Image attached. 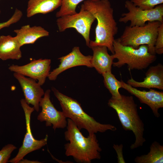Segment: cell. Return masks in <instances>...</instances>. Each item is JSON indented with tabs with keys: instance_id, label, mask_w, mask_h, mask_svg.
<instances>
[{
	"instance_id": "cell-1",
	"label": "cell",
	"mask_w": 163,
	"mask_h": 163,
	"mask_svg": "<svg viewBox=\"0 0 163 163\" xmlns=\"http://www.w3.org/2000/svg\"><path fill=\"white\" fill-rule=\"evenodd\" d=\"M81 6L90 11L97 21L95 40L90 41L89 47L105 46L113 54V42L118 28L109 0H85Z\"/></svg>"
},
{
	"instance_id": "cell-2",
	"label": "cell",
	"mask_w": 163,
	"mask_h": 163,
	"mask_svg": "<svg viewBox=\"0 0 163 163\" xmlns=\"http://www.w3.org/2000/svg\"><path fill=\"white\" fill-rule=\"evenodd\" d=\"M67 122L64 136L69 142L64 145L65 155L80 163H90L93 160L100 159L102 149L95 134L85 137L72 120L68 118Z\"/></svg>"
},
{
	"instance_id": "cell-3",
	"label": "cell",
	"mask_w": 163,
	"mask_h": 163,
	"mask_svg": "<svg viewBox=\"0 0 163 163\" xmlns=\"http://www.w3.org/2000/svg\"><path fill=\"white\" fill-rule=\"evenodd\" d=\"M108 105L115 110L123 128L133 133L135 140L130 145V149L142 146L145 142L143 136L144 124L138 114L137 105L133 97L122 94L119 98L112 97Z\"/></svg>"
},
{
	"instance_id": "cell-4",
	"label": "cell",
	"mask_w": 163,
	"mask_h": 163,
	"mask_svg": "<svg viewBox=\"0 0 163 163\" xmlns=\"http://www.w3.org/2000/svg\"><path fill=\"white\" fill-rule=\"evenodd\" d=\"M52 90L59 101L66 117L72 120L80 130L84 129L87 131L88 135H91L109 130H116V128L114 126L101 123L88 114L76 100L63 94L53 87H52Z\"/></svg>"
},
{
	"instance_id": "cell-5",
	"label": "cell",
	"mask_w": 163,
	"mask_h": 163,
	"mask_svg": "<svg viewBox=\"0 0 163 163\" xmlns=\"http://www.w3.org/2000/svg\"><path fill=\"white\" fill-rule=\"evenodd\" d=\"M113 45L114 53L112 55L117 60L113 63L114 67L120 68L126 64L130 70H142L147 68L157 58L155 55L149 53L146 45H142L135 49L122 45L117 38L114 39Z\"/></svg>"
},
{
	"instance_id": "cell-6",
	"label": "cell",
	"mask_w": 163,
	"mask_h": 163,
	"mask_svg": "<svg viewBox=\"0 0 163 163\" xmlns=\"http://www.w3.org/2000/svg\"><path fill=\"white\" fill-rule=\"evenodd\" d=\"M162 23L154 21L148 22L142 26H126L122 35L118 39L122 45L135 49L142 45H146L149 53L155 55V43L158 27Z\"/></svg>"
},
{
	"instance_id": "cell-7",
	"label": "cell",
	"mask_w": 163,
	"mask_h": 163,
	"mask_svg": "<svg viewBox=\"0 0 163 163\" xmlns=\"http://www.w3.org/2000/svg\"><path fill=\"white\" fill-rule=\"evenodd\" d=\"M93 15L81 5L80 11L75 14L64 15L57 18L56 24L60 32L73 28L84 39L86 45L89 47L91 41L90 31L92 24L95 20Z\"/></svg>"
},
{
	"instance_id": "cell-8",
	"label": "cell",
	"mask_w": 163,
	"mask_h": 163,
	"mask_svg": "<svg viewBox=\"0 0 163 163\" xmlns=\"http://www.w3.org/2000/svg\"><path fill=\"white\" fill-rule=\"evenodd\" d=\"M125 7L128 11L123 13L119 19L120 22H130V26H142L147 22L158 21L163 23V5L160 4L149 10H142L135 6L129 0L125 2Z\"/></svg>"
},
{
	"instance_id": "cell-9",
	"label": "cell",
	"mask_w": 163,
	"mask_h": 163,
	"mask_svg": "<svg viewBox=\"0 0 163 163\" xmlns=\"http://www.w3.org/2000/svg\"><path fill=\"white\" fill-rule=\"evenodd\" d=\"M21 106L24 110L25 118L26 133L23 144L19 149L16 156L9 160L11 163H18L24 159L27 154L33 151L40 149L47 143L48 136L40 140L35 139L32 134L30 127V117L32 113L35 110L34 107H30L24 99L20 100Z\"/></svg>"
},
{
	"instance_id": "cell-10",
	"label": "cell",
	"mask_w": 163,
	"mask_h": 163,
	"mask_svg": "<svg viewBox=\"0 0 163 163\" xmlns=\"http://www.w3.org/2000/svg\"><path fill=\"white\" fill-rule=\"evenodd\" d=\"M50 91V89L46 90L40 101L39 107L42 110L37 119L41 122H45L46 126L52 125L54 130L57 129H64L67 126V118L63 112L57 110L51 102Z\"/></svg>"
},
{
	"instance_id": "cell-11",
	"label": "cell",
	"mask_w": 163,
	"mask_h": 163,
	"mask_svg": "<svg viewBox=\"0 0 163 163\" xmlns=\"http://www.w3.org/2000/svg\"><path fill=\"white\" fill-rule=\"evenodd\" d=\"M51 63V60L49 59H34L23 66L11 65L8 69L11 72L38 80L41 86L50 74Z\"/></svg>"
},
{
	"instance_id": "cell-12",
	"label": "cell",
	"mask_w": 163,
	"mask_h": 163,
	"mask_svg": "<svg viewBox=\"0 0 163 163\" xmlns=\"http://www.w3.org/2000/svg\"><path fill=\"white\" fill-rule=\"evenodd\" d=\"M92 57L91 55H84L81 52L79 47H74L69 53L58 58L60 64L58 67L50 72L48 77L50 80H55L62 72L77 66H83L92 68L91 64Z\"/></svg>"
},
{
	"instance_id": "cell-13",
	"label": "cell",
	"mask_w": 163,
	"mask_h": 163,
	"mask_svg": "<svg viewBox=\"0 0 163 163\" xmlns=\"http://www.w3.org/2000/svg\"><path fill=\"white\" fill-rule=\"evenodd\" d=\"M122 88L136 97L142 103L149 106L155 116L158 117V110L163 107V92L150 89L149 91H140L121 81Z\"/></svg>"
},
{
	"instance_id": "cell-14",
	"label": "cell",
	"mask_w": 163,
	"mask_h": 163,
	"mask_svg": "<svg viewBox=\"0 0 163 163\" xmlns=\"http://www.w3.org/2000/svg\"><path fill=\"white\" fill-rule=\"evenodd\" d=\"M13 75L21 85L27 103L31 104L35 110L38 112L40 101L45 93L41 85L36 80L20 74L14 72Z\"/></svg>"
},
{
	"instance_id": "cell-15",
	"label": "cell",
	"mask_w": 163,
	"mask_h": 163,
	"mask_svg": "<svg viewBox=\"0 0 163 163\" xmlns=\"http://www.w3.org/2000/svg\"><path fill=\"white\" fill-rule=\"evenodd\" d=\"M145 75L143 81H136L131 77L127 80V83L134 88H155L163 90V66L162 64L158 63L150 67Z\"/></svg>"
},
{
	"instance_id": "cell-16",
	"label": "cell",
	"mask_w": 163,
	"mask_h": 163,
	"mask_svg": "<svg viewBox=\"0 0 163 163\" xmlns=\"http://www.w3.org/2000/svg\"><path fill=\"white\" fill-rule=\"evenodd\" d=\"M93 54L91 64L97 72L101 74L111 72L112 66L114 59L112 55L108 53L107 48L104 46H96L91 48Z\"/></svg>"
},
{
	"instance_id": "cell-17",
	"label": "cell",
	"mask_w": 163,
	"mask_h": 163,
	"mask_svg": "<svg viewBox=\"0 0 163 163\" xmlns=\"http://www.w3.org/2000/svg\"><path fill=\"white\" fill-rule=\"evenodd\" d=\"M15 36L21 46L33 44L39 39L48 36L49 32L40 26L31 27L29 25L23 26L21 28L14 30Z\"/></svg>"
},
{
	"instance_id": "cell-18",
	"label": "cell",
	"mask_w": 163,
	"mask_h": 163,
	"mask_svg": "<svg viewBox=\"0 0 163 163\" xmlns=\"http://www.w3.org/2000/svg\"><path fill=\"white\" fill-rule=\"evenodd\" d=\"M21 47L15 37L0 36V59H20L22 57Z\"/></svg>"
},
{
	"instance_id": "cell-19",
	"label": "cell",
	"mask_w": 163,
	"mask_h": 163,
	"mask_svg": "<svg viewBox=\"0 0 163 163\" xmlns=\"http://www.w3.org/2000/svg\"><path fill=\"white\" fill-rule=\"evenodd\" d=\"M62 0H29L27 16L31 17L38 14H45L53 11L59 7Z\"/></svg>"
},
{
	"instance_id": "cell-20",
	"label": "cell",
	"mask_w": 163,
	"mask_h": 163,
	"mask_svg": "<svg viewBox=\"0 0 163 163\" xmlns=\"http://www.w3.org/2000/svg\"><path fill=\"white\" fill-rule=\"evenodd\" d=\"M136 163H162L163 145L155 141L150 146V151L146 155L137 156L134 159Z\"/></svg>"
},
{
	"instance_id": "cell-21",
	"label": "cell",
	"mask_w": 163,
	"mask_h": 163,
	"mask_svg": "<svg viewBox=\"0 0 163 163\" xmlns=\"http://www.w3.org/2000/svg\"><path fill=\"white\" fill-rule=\"evenodd\" d=\"M104 78V83L112 97L119 98L121 97L119 89L122 88L121 81L118 80L111 72H105L102 74Z\"/></svg>"
},
{
	"instance_id": "cell-22",
	"label": "cell",
	"mask_w": 163,
	"mask_h": 163,
	"mask_svg": "<svg viewBox=\"0 0 163 163\" xmlns=\"http://www.w3.org/2000/svg\"><path fill=\"white\" fill-rule=\"evenodd\" d=\"M85 0H62L60 8L56 12V17L58 18L65 15L75 14L77 13L76 9L78 5Z\"/></svg>"
},
{
	"instance_id": "cell-23",
	"label": "cell",
	"mask_w": 163,
	"mask_h": 163,
	"mask_svg": "<svg viewBox=\"0 0 163 163\" xmlns=\"http://www.w3.org/2000/svg\"><path fill=\"white\" fill-rule=\"evenodd\" d=\"M133 4L142 10H149L163 4V0H131Z\"/></svg>"
},
{
	"instance_id": "cell-24",
	"label": "cell",
	"mask_w": 163,
	"mask_h": 163,
	"mask_svg": "<svg viewBox=\"0 0 163 163\" xmlns=\"http://www.w3.org/2000/svg\"><path fill=\"white\" fill-rule=\"evenodd\" d=\"M17 147L14 145L9 144L5 145L0 151V163L8 162L11 154Z\"/></svg>"
},
{
	"instance_id": "cell-25",
	"label": "cell",
	"mask_w": 163,
	"mask_h": 163,
	"mask_svg": "<svg viewBox=\"0 0 163 163\" xmlns=\"http://www.w3.org/2000/svg\"><path fill=\"white\" fill-rule=\"evenodd\" d=\"M155 53L161 55L163 53V23L158 27V33L155 45Z\"/></svg>"
},
{
	"instance_id": "cell-26",
	"label": "cell",
	"mask_w": 163,
	"mask_h": 163,
	"mask_svg": "<svg viewBox=\"0 0 163 163\" xmlns=\"http://www.w3.org/2000/svg\"><path fill=\"white\" fill-rule=\"evenodd\" d=\"M23 16V13L20 10L16 8L11 17L7 21L0 23V30L5 27H8L11 24L18 21Z\"/></svg>"
},
{
	"instance_id": "cell-27",
	"label": "cell",
	"mask_w": 163,
	"mask_h": 163,
	"mask_svg": "<svg viewBox=\"0 0 163 163\" xmlns=\"http://www.w3.org/2000/svg\"><path fill=\"white\" fill-rule=\"evenodd\" d=\"M113 148L116 151L117 155L118 163H125L123 153V145L122 144L120 145L114 144Z\"/></svg>"
},
{
	"instance_id": "cell-28",
	"label": "cell",
	"mask_w": 163,
	"mask_h": 163,
	"mask_svg": "<svg viewBox=\"0 0 163 163\" xmlns=\"http://www.w3.org/2000/svg\"><path fill=\"white\" fill-rule=\"evenodd\" d=\"M18 163H41L40 161H31L27 159H22Z\"/></svg>"
},
{
	"instance_id": "cell-29",
	"label": "cell",
	"mask_w": 163,
	"mask_h": 163,
	"mask_svg": "<svg viewBox=\"0 0 163 163\" xmlns=\"http://www.w3.org/2000/svg\"><path fill=\"white\" fill-rule=\"evenodd\" d=\"M0 13H1V11L0 10Z\"/></svg>"
}]
</instances>
